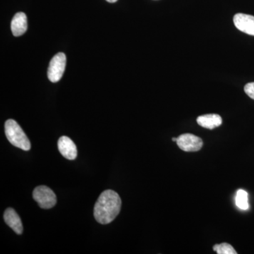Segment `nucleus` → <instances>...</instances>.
<instances>
[{"instance_id": "f257e3e1", "label": "nucleus", "mask_w": 254, "mask_h": 254, "mask_svg": "<svg viewBox=\"0 0 254 254\" xmlns=\"http://www.w3.org/2000/svg\"><path fill=\"white\" fill-rule=\"evenodd\" d=\"M121 207L122 200L118 193L113 190H105L95 203L94 218L102 225L109 224L118 216Z\"/></svg>"}, {"instance_id": "f03ea898", "label": "nucleus", "mask_w": 254, "mask_h": 254, "mask_svg": "<svg viewBox=\"0 0 254 254\" xmlns=\"http://www.w3.org/2000/svg\"><path fill=\"white\" fill-rule=\"evenodd\" d=\"M4 131L6 138L11 144L26 151L31 149V142L21 127L15 120H6L4 125Z\"/></svg>"}, {"instance_id": "7ed1b4c3", "label": "nucleus", "mask_w": 254, "mask_h": 254, "mask_svg": "<svg viewBox=\"0 0 254 254\" xmlns=\"http://www.w3.org/2000/svg\"><path fill=\"white\" fill-rule=\"evenodd\" d=\"M33 198L43 209L53 208L57 203L56 195L51 189L46 186L36 187L33 190Z\"/></svg>"}, {"instance_id": "20e7f679", "label": "nucleus", "mask_w": 254, "mask_h": 254, "mask_svg": "<svg viewBox=\"0 0 254 254\" xmlns=\"http://www.w3.org/2000/svg\"><path fill=\"white\" fill-rule=\"evenodd\" d=\"M66 55L63 53H58L53 57L48 70V77L50 81L56 83L63 77L66 67Z\"/></svg>"}, {"instance_id": "39448f33", "label": "nucleus", "mask_w": 254, "mask_h": 254, "mask_svg": "<svg viewBox=\"0 0 254 254\" xmlns=\"http://www.w3.org/2000/svg\"><path fill=\"white\" fill-rule=\"evenodd\" d=\"M176 143L180 149L186 152L198 151L203 144L201 138L191 133L180 135L177 138Z\"/></svg>"}, {"instance_id": "423d86ee", "label": "nucleus", "mask_w": 254, "mask_h": 254, "mask_svg": "<svg viewBox=\"0 0 254 254\" xmlns=\"http://www.w3.org/2000/svg\"><path fill=\"white\" fill-rule=\"evenodd\" d=\"M234 23L237 29L250 36H254V16L239 13L235 15Z\"/></svg>"}, {"instance_id": "0eeeda50", "label": "nucleus", "mask_w": 254, "mask_h": 254, "mask_svg": "<svg viewBox=\"0 0 254 254\" xmlns=\"http://www.w3.org/2000/svg\"><path fill=\"white\" fill-rule=\"evenodd\" d=\"M58 149L63 157L68 160H75L77 157V148L71 138L67 136L60 137L58 140Z\"/></svg>"}, {"instance_id": "6e6552de", "label": "nucleus", "mask_w": 254, "mask_h": 254, "mask_svg": "<svg viewBox=\"0 0 254 254\" xmlns=\"http://www.w3.org/2000/svg\"><path fill=\"white\" fill-rule=\"evenodd\" d=\"M4 220L6 225L11 227L17 235H21L23 233L22 222L14 209L9 208L5 210Z\"/></svg>"}, {"instance_id": "1a4fd4ad", "label": "nucleus", "mask_w": 254, "mask_h": 254, "mask_svg": "<svg viewBox=\"0 0 254 254\" xmlns=\"http://www.w3.org/2000/svg\"><path fill=\"white\" fill-rule=\"evenodd\" d=\"M27 17L23 12H18L13 18L11 23V29L13 35L18 37L22 36L27 31Z\"/></svg>"}, {"instance_id": "9d476101", "label": "nucleus", "mask_w": 254, "mask_h": 254, "mask_svg": "<svg viewBox=\"0 0 254 254\" xmlns=\"http://www.w3.org/2000/svg\"><path fill=\"white\" fill-rule=\"evenodd\" d=\"M196 121L200 127L208 129H213L220 127L222 123L221 117L216 114L202 115L197 118Z\"/></svg>"}, {"instance_id": "9b49d317", "label": "nucleus", "mask_w": 254, "mask_h": 254, "mask_svg": "<svg viewBox=\"0 0 254 254\" xmlns=\"http://www.w3.org/2000/svg\"><path fill=\"white\" fill-rule=\"evenodd\" d=\"M235 203L241 210H247L250 208L248 202V193L246 190H237Z\"/></svg>"}, {"instance_id": "f8f14e48", "label": "nucleus", "mask_w": 254, "mask_h": 254, "mask_svg": "<svg viewBox=\"0 0 254 254\" xmlns=\"http://www.w3.org/2000/svg\"><path fill=\"white\" fill-rule=\"evenodd\" d=\"M213 250L218 254H237V252L232 246L227 243H222L220 245H215Z\"/></svg>"}, {"instance_id": "ddd939ff", "label": "nucleus", "mask_w": 254, "mask_h": 254, "mask_svg": "<svg viewBox=\"0 0 254 254\" xmlns=\"http://www.w3.org/2000/svg\"><path fill=\"white\" fill-rule=\"evenodd\" d=\"M246 94L250 97L252 99L254 100V82L247 83L245 86Z\"/></svg>"}, {"instance_id": "4468645a", "label": "nucleus", "mask_w": 254, "mask_h": 254, "mask_svg": "<svg viewBox=\"0 0 254 254\" xmlns=\"http://www.w3.org/2000/svg\"><path fill=\"white\" fill-rule=\"evenodd\" d=\"M106 1H108V2L114 3L116 2V1H118V0H106Z\"/></svg>"}, {"instance_id": "2eb2a0df", "label": "nucleus", "mask_w": 254, "mask_h": 254, "mask_svg": "<svg viewBox=\"0 0 254 254\" xmlns=\"http://www.w3.org/2000/svg\"><path fill=\"white\" fill-rule=\"evenodd\" d=\"M177 138H173V141L177 142Z\"/></svg>"}]
</instances>
